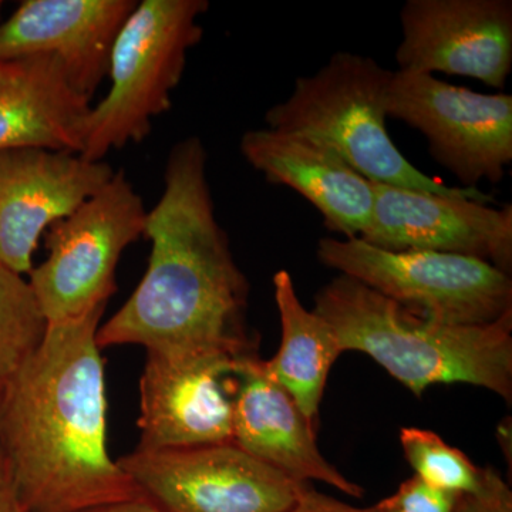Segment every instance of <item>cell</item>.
<instances>
[{
	"label": "cell",
	"mask_w": 512,
	"mask_h": 512,
	"mask_svg": "<svg viewBox=\"0 0 512 512\" xmlns=\"http://www.w3.org/2000/svg\"><path fill=\"white\" fill-rule=\"evenodd\" d=\"M200 137L175 143L164 191L148 211L146 274L97 330L100 349L138 345L158 355L255 352L248 336L249 284L215 215Z\"/></svg>",
	"instance_id": "obj_1"
},
{
	"label": "cell",
	"mask_w": 512,
	"mask_h": 512,
	"mask_svg": "<svg viewBox=\"0 0 512 512\" xmlns=\"http://www.w3.org/2000/svg\"><path fill=\"white\" fill-rule=\"evenodd\" d=\"M103 313L47 326L5 382L0 451L23 512H84L144 497L107 444Z\"/></svg>",
	"instance_id": "obj_2"
},
{
	"label": "cell",
	"mask_w": 512,
	"mask_h": 512,
	"mask_svg": "<svg viewBox=\"0 0 512 512\" xmlns=\"http://www.w3.org/2000/svg\"><path fill=\"white\" fill-rule=\"evenodd\" d=\"M313 311L335 330L342 352L366 353L414 396L464 383L512 402V312L487 325H448L346 275L316 293Z\"/></svg>",
	"instance_id": "obj_3"
},
{
	"label": "cell",
	"mask_w": 512,
	"mask_h": 512,
	"mask_svg": "<svg viewBox=\"0 0 512 512\" xmlns=\"http://www.w3.org/2000/svg\"><path fill=\"white\" fill-rule=\"evenodd\" d=\"M392 74L372 57L336 52L318 72L298 77L291 96L266 111V127L318 138L372 183L493 202L478 188L447 187L424 174L396 147L386 127Z\"/></svg>",
	"instance_id": "obj_4"
},
{
	"label": "cell",
	"mask_w": 512,
	"mask_h": 512,
	"mask_svg": "<svg viewBox=\"0 0 512 512\" xmlns=\"http://www.w3.org/2000/svg\"><path fill=\"white\" fill-rule=\"evenodd\" d=\"M208 9L207 0L137 2L111 52L109 93L84 117V158L103 161L150 136L153 120L173 106L188 53L204 35L198 19Z\"/></svg>",
	"instance_id": "obj_5"
},
{
	"label": "cell",
	"mask_w": 512,
	"mask_h": 512,
	"mask_svg": "<svg viewBox=\"0 0 512 512\" xmlns=\"http://www.w3.org/2000/svg\"><path fill=\"white\" fill-rule=\"evenodd\" d=\"M323 265L392 299L406 311L448 325H487L512 312L510 274L470 256L387 251L360 238L325 237Z\"/></svg>",
	"instance_id": "obj_6"
},
{
	"label": "cell",
	"mask_w": 512,
	"mask_h": 512,
	"mask_svg": "<svg viewBox=\"0 0 512 512\" xmlns=\"http://www.w3.org/2000/svg\"><path fill=\"white\" fill-rule=\"evenodd\" d=\"M147 208L123 170L45 232L47 256L29 272L47 325L106 309L121 255L146 232Z\"/></svg>",
	"instance_id": "obj_7"
},
{
	"label": "cell",
	"mask_w": 512,
	"mask_h": 512,
	"mask_svg": "<svg viewBox=\"0 0 512 512\" xmlns=\"http://www.w3.org/2000/svg\"><path fill=\"white\" fill-rule=\"evenodd\" d=\"M387 117L426 138L430 156L464 188L498 184L512 163V96L453 86L424 73L393 72Z\"/></svg>",
	"instance_id": "obj_8"
},
{
	"label": "cell",
	"mask_w": 512,
	"mask_h": 512,
	"mask_svg": "<svg viewBox=\"0 0 512 512\" xmlns=\"http://www.w3.org/2000/svg\"><path fill=\"white\" fill-rule=\"evenodd\" d=\"M119 464L144 497L170 512H286L303 485L234 441L167 450L136 448Z\"/></svg>",
	"instance_id": "obj_9"
},
{
	"label": "cell",
	"mask_w": 512,
	"mask_h": 512,
	"mask_svg": "<svg viewBox=\"0 0 512 512\" xmlns=\"http://www.w3.org/2000/svg\"><path fill=\"white\" fill-rule=\"evenodd\" d=\"M244 356L147 353L140 379L137 448L167 450L231 443L235 372Z\"/></svg>",
	"instance_id": "obj_10"
},
{
	"label": "cell",
	"mask_w": 512,
	"mask_h": 512,
	"mask_svg": "<svg viewBox=\"0 0 512 512\" xmlns=\"http://www.w3.org/2000/svg\"><path fill=\"white\" fill-rule=\"evenodd\" d=\"M400 25L399 70L504 89L512 69L511 0H407Z\"/></svg>",
	"instance_id": "obj_11"
},
{
	"label": "cell",
	"mask_w": 512,
	"mask_h": 512,
	"mask_svg": "<svg viewBox=\"0 0 512 512\" xmlns=\"http://www.w3.org/2000/svg\"><path fill=\"white\" fill-rule=\"evenodd\" d=\"M116 170L72 151H0V261L20 275L33 268L40 238L104 187Z\"/></svg>",
	"instance_id": "obj_12"
},
{
	"label": "cell",
	"mask_w": 512,
	"mask_h": 512,
	"mask_svg": "<svg viewBox=\"0 0 512 512\" xmlns=\"http://www.w3.org/2000/svg\"><path fill=\"white\" fill-rule=\"evenodd\" d=\"M372 217L360 239L387 251L426 249L481 259L510 274L512 205L372 183Z\"/></svg>",
	"instance_id": "obj_13"
},
{
	"label": "cell",
	"mask_w": 512,
	"mask_h": 512,
	"mask_svg": "<svg viewBox=\"0 0 512 512\" xmlns=\"http://www.w3.org/2000/svg\"><path fill=\"white\" fill-rule=\"evenodd\" d=\"M136 0H26L0 25V63L53 56L70 86L92 100Z\"/></svg>",
	"instance_id": "obj_14"
},
{
	"label": "cell",
	"mask_w": 512,
	"mask_h": 512,
	"mask_svg": "<svg viewBox=\"0 0 512 512\" xmlns=\"http://www.w3.org/2000/svg\"><path fill=\"white\" fill-rule=\"evenodd\" d=\"M232 403V441L242 450L296 483L318 481L349 497H363V488L322 456L315 424L269 375L265 360L255 352L239 360Z\"/></svg>",
	"instance_id": "obj_15"
},
{
	"label": "cell",
	"mask_w": 512,
	"mask_h": 512,
	"mask_svg": "<svg viewBox=\"0 0 512 512\" xmlns=\"http://www.w3.org/2000/svg\"><path fill=\"white\" fill-rule=\"evenodd\" d=\"M242 157L268 183L302 195L322 215L330 232L359 238L372 217V181L353 170L318 138L292 131L258 128L241 137Z\"/></svg>",
	"instance_id": "obj_16"
},
{
	"label": "cell",
	"mask_w": 512,
	"mask_h": 512,
	"mask_svg": "<svg viewBox=\"0 0 512 512\" xmlns=\"http://www.w3.org/2000/svg\"><path fill=\"white\" fill-rule=\"evenodd\" d=\"M20 62L19 76L0 92V151L36 147L80 154L90 101L70 86L55 57Z\"/></svg>",
	"instance_id": "obj_17"
},
{
	"label": "cell",
	"mask_w": 512,
	"mask_h": 512,
	"mask_svg": "<svg viewBox=\"0 0 512 512\" xmlns=\"http://www.w3.org/2000/svg\"><path fill=\"white\" fill-rule=\"evenodd\" d=\"M274 289L282 338L278 353L265 360V367L315 424L330 369L343 352L332 326L302 305L285 269L274 275Z\"/></svg>",
	"instance_id": "obj_18"
},
{
	"label": "cell",
	"mask_w": 512,
	"mask_h": 512,
	"mask_svg": "<svg viewBox=\"0 0 512 512\" xmlns=\"http://www.w3.org/2000/svg\"><path fill=\"white\" fill-rule=\"evenodd\" d=\"M47 326L28 279L0 261V383L35 353Z\"/></svg>",
	"instance_id": "obj_19"
},
{
	"label": "cell",
	"mask_w": 512,
	"mask_h": 512,
	"mask_svg": "<svg viewBox=\"0 0 512 512\" xmlns=\"http://www.w3.org/2000/svg\"><path fill=\"white\" fill-rule=\"evenodd\" d=\"M400 444L416 477L431 487L457 495L478 487L481 468L434 431L404 427L400 430Z\"/></svg>",
	"instance_id": "obj_20"
},
{
	"label": "cell",
	"mask_w": 512,
	"mask_h": 512,
	"mask_svg": "<svg viewBox=\"0 0 512 512\" xmlns=\"http://www.w3.org/2000/svg\"><path fill=\"white\" fill-rule=\"evenodd\" d=\"M457 498V494L431 487L414 476L377 505L383 512H454Z\"/></svg>",
	"instance_id": "obj_21"
},
{
	"label": "cell",
	"mask_w": 512,
	"mask_h": 512,
	"mask_svg": "<svg viewBox=\"0 0 512 512\" xmlns=\"http://www.w3.org/2000/svg\"><path fill=\"white\" fill-rule=\"evenodd\" d=\"M454 512H512L510 485L493 467L481 468L478 487L458 495Z\"/></svg>",
	"instance_id": "obj_22"
},
{
	"label": "cell",
	"mask_w": 512,
	"mask_h": 512,
	"mask_svg": "<svg viewBox=\"0 0 512 512\" xmlns=\"http://www.w3.org/2000/svg\"><path fill=\"white\" fill-rule=\"evenodd\" d=\"M286 512H383L379 505L357 507L303 484L295 503Z\"/></svg>",
	"instance_id": "obj_23"
},
{
	"label": "cell",
	"mask_w": 512,
	"mask_h": 512,
	"mask_svg": "<svg viewBox=\"0 0 512 512\" xmlns=\"http://www.w3.org/2000/svg\"><path fill=\"white\" fill-rule=\"evenodd\" d=\"M0 512H23L8 463L0 451Z\"/></svg>",
	"instance_id": "obj_24"
},
{
	"label": "cell",
	"mask_w": 512,
	"mask_h": 512,
	"mask_svg": "<svg viewBox=\"0 0 512 512\" xmlns=\"http://www.w3.org/2000/svg\"><path fill=\"white\" fill-rule=\"evenodd\" d=\"M84 512H170L151 501L150 498L140 497L134 500L121 501V503L101 505Z\"/></svg>",
	"instance_id": "obj_25"
},
{
	"label": "cell",
	"mask_w": 512,
	"mask_h": 512,
	"mask_svg": "<svg viewBox=\"0 0 512 512\" xmlns=\"http://www.w3.org/2000/svg\"><path fill=\"white\" fill-rule=\"evenodd\" d=\"M0 6H2V2H0ZM20 69H22V62L20 60L0 63V92L15 82L16 77L19 76Z\"/></svg>",
	"instance_id": "obj_26"
},
{
	"label": "cell",
	"mask_w": 512,
	"mask_h": 512,
	"mask_svg": "<svg viewBox=\"0 0 512 512\" xmlns=\"http://www.w3.org/2000/svg\"><path fill=\"white\" fill-rule=\"evenodd\" d=\"M3 392H5V383H0V416H2Z\"/></svg>",
	"instance_id": "obj_27"
}]
</instances>
